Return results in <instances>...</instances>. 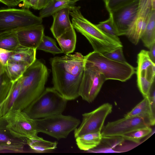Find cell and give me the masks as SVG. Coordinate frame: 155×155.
Masks as SVG:
<instances>
[{
  "label": "cell",
  "mask_w": 155,
  "mask_h": 155,
  "mask_svg": "<svg viewBox=\"0 0 155 155\" xmlns=\"http://www.w3.org/2000/svg\"><path fill=\"white\" fill-rule=\"evenodd\" d=\"M79 6L70 7L73 27L87 39L94 51L103 54L123 47L120 40H116L106 34L82 14Z\"/></svg>",
  "instance_id": "1"
},
{
  "label": "cell",
  "mask_w": 155,
  "mask_h": 155,
  "mask_svg": "<svg viewBox=\"0 0 155 155\" xmlns=\"http://www.w3.org/2000/svg\"><path fill=\"white\" fill-rule=\"evenodd\" d=\"M53 87L68 101L80 96V88L83 75L77 74L61 60L59 56L50 59Z\"/></svg>",
  "instance_id": "2"
},
{
  "label": "cell",
  "mask_w": 155,
  "mask_h": 155,
  "mask_svg": "<svg viewBox=\"0 0 155 155\" xmlns=\"http://www.w3.org/2000/svg\"><path fill=\"white\" fill-rule=\"evenodd\" d=\"M84 64L95 67L106 80H115L125 82L136 73V68L127 61H115L94 51L84 56Z\"/></svg>",
  "instance_id": "3"
},
{
  "label": "cell",
  "mask_w": 155,
  "mask_h": 155,
  "mask_svg": "<svg viewBox=\"0 0 155 155\" xmlns=\"http://www.w3.org/2000/svg\"><path fill=\"white\" fill-rule=\"evenodd\" d=\"M48 76L46 66L37 59L26 70L20 78L19 94L25 98L26 105L30 104L44 91Z\"/></svg>",
  "instance_id": "4"
},
{
  "label": "cell",
  "mask_w": 155,
  "mask_h": 155,
  "mask_svg": "<svg viewBox=\"0 0 155 155\" xmlns=\"http://www.w3.org/2000/svg\"><path fill=\"white\" fill-rule=\"evenodd\" d=\"M68 101L53 87L46 88L29 104L27 115L36 119L61 114L66 108Z\"/></svg>",
  "instance_id": "5"
},
{
  "label": "cell",
  "mask_w": 155,
  "mask_h": 155,
  "mask_svg": "<svg viewBox=\"0 0 155 155\" xmlns=\"http://www.w3.org/2000/svg\"><path fill=\"white\" fill-rule=\"evenodd\" d=\"M34 121L38 133H42L58 140L66 138L81 123L79 119L62 114L34 119Z\"/></svg>",
  "instance_id": "6"
},
{
  "label": "cell",
  "mask_w": 155,
  "mask_h": 155,
  "mask_svg": "<svg viewBox=\"0 0 155 155\" xmlns=\"http://www.w3.org/2000/svg\"><path fill=\"white\" fill-rule=\"evenodd\" d=\"M42 19L28 9H0V34L17 32L31 26L41 24Z\"/></svg>",
  "instance_id": "7"
},
{
  "label": "cell",
  "mask_w": 155,
  "mask_h": 155,
  "mask_svg": "<svg viewBox=\"0 0 155 155\" xmlns=\"http://www.w3.org/2000/svg\"><path fill=\"white\" fill-rule=\"evenodd\" d=\"M112 109V105L106 103L91 111L83 114L81 122L74 130V137L86 134L101 132L105 120Z\"/></svg>",
  "instance_id": "8"
},
{
  "label": "cell",
  "mask_w": 155,
  "mask_h": 155,
  "mask_svg": "<svg viewBox=\"0 0 155 155\" xmlns=\"http://www.w3.org/2000/svg\"><path fill=\"white\" fill-rule=\"evenodd\" d=\"M137 86L143 98L147 97L155 84V63L150 59L148 51L144 50L137 54Z\"/></svg>",
  "instance_id": "9"
},
{
  "label": "cell",
  "mask_w": 155,
  "mask_h": 155,
  "mask_svg": "<svg viewBox=\"0 0 155 155\" xmlns=\"http://www.w3.org/2000/svg\"><path fill=\"white\" fill-rule=\"evenodd\" d=\"M106 81L104 75L95 67L84 65L80 88V96L84 101L93 102Z\"/></svg>",
  "instance_id": "10"
},
{
  "label": "cell",
  "mask_w": 155,
  "mask_h": 155,
  "mask_svg": "<svg viewBox=\"0 0 155 155\" xmlns=\"http://www.w3.org/2000/svg\"><path fill=\"white\" fill-rule=\"evenodd\" d=\"M149 126L143 118L135 117H124L116 120L108 122L101 132L103 138L107 139L121 137L134 130Z\"/></svg>",
  "instance_id": "11"
},
{
  "label": "cell",
  "mask_w": 155,
  "mask_h": 155,
  "mask_svg": "<svg viewBox=\"0 0 155 155\" xmlns=\"http://www.w3.org/2000/svg\"><path fill=\"white\" fill-rule=\"evenodd\" d=\"M153 9L151 0H139L135 18L125 35L134 45L140 39Z\"/></svg>",
  "instance_id": "12"
},
{
  "label": "cell",
  "mask_w": 155,
  "mask_h": 155,
  "mask_svg": "<svg viewBox=\"0 0 155 155\" xmlns=\"http://www.w3.org/2000/svg\"><path fill=\"white\" fill-rule=\"evenodd\" d=\"M139 0L134 1L109 13L118 36L126 35L134 21L137 12Z\"/></svg>",
  "instance_id": "13"
},
{
  "label": "cell",
  "mask_w": 155,
  "mask_h": 155,
  "mask_svg": "<svg viewBox=\"0 0 155 155\" xmlns=\"http://www.w3.org/2000/svg\"><path fill=\"white\" fill-rule=\"evenodd\" d=\"M41 24L28 27L16 32L20 45L37 50L44 35Z\"/></svg>",
  "instance_id": "14"
},
{
  "label": "cell",
  "mask_w": 155,
  "mask_h": 155,
  "mask_svg": "<svg viewBox=\"0 0 155 155\" xmlns=\"http://www.w3.org/2000/svg\"><path fill=\"white\" fill-rule=\"evenodd\" d=\"M135 117L143 118L150 126L155 125V110L152 108L147 97H144L143 100L124 116L125 117Z\"/></svg>",
  "instance_id": "15"
},
{
  "label": "cell",
  "mask_w": 155,
  "mask_h": 155,
  "mask_svg": "<svg viewBox=\"0 0 155 155\" xmlns=\"http://www.w3.org/2000/svg\"><path fill=\"white\" fill-rule=\"evenodd\" d=\"M70 7L61 9L52 15L53 21L50 30L56 39L73 27L69 18Z\"/></svg>",
  "instance_id": "16"
},
{
  "label": "cell",
  "mask_w": 155,
  "mask_h": 155,
  "mask_svg": "<svg viewBox=\"0 0 155 155\" xmlns=\"http://www.w3.org/2000/svg\"><path fill=\"white\" fill-rule=\"evenodd\" d=\"M12 51L8 61L30 65L36 59V49L19 44Z\"/></svg>",
  "instance_id": "17"
},
{
  "label": "cell",
  "mask_w": 155,
  "mask_h": 155,
  "mask_svg": "<svg viewBox=\"0 0 155 155\" xmlns=\"http://www.w3.org/2000/svg\"><path fill=\"white\" fill-rule=\"evenodd\" d=\"M103 137L101 132L86 134L76 139L78 147L81 150L88 151L97 147L101 143Z\"/></svg>",
  "instance_id": "18"
},
{
  "label": "cell",
  "mask_w": 155,
  "mask_h": 155,
  "mask_svg": "<svg viewBox=\"0 0 155 155\" xmlns=\"http://www.w3.org/2000/svg\"><path fill=\"white\" fill-rule=\"evenodd\" d=\"M63 52L68 54L75 50L76 42V35L74 28L68 29L56 39Z\"/></svg>",
  "instance_id": "19"
},
{
  "label": "cell",
  "mask_w": 155,
  "mask_h": 155,
  "mask_svg": "<svg viewBox=\"0 0 155 155\" xmlns=\"http://www.w3.org/2000/svg\"><path fill=\"white\" fill-rule=\"evenodd\" d=\"M140 39L144 45L149 49L155 43V9H153L151 11Z\"/></svg>",
  "instance_id": "20"
},
{
  "label": "cell",
  "mask_w": 155,
  "mask_h": 155,
  "mask_svg": "<svg viewBox=\"0 0 155 155\" xmlns=\"http://www.w3.org/2000/svg\"><path fill=\"white\" fill-rule=\"evenodd\" d=\"M30 66L22 63L8 61L5 68L9 79L12 82L14 83L22 76Z\"/></svg>",
  "instance_id": "21"
},
{
  "label": "cell",
  "mask_w": 155,
  "mask_h": 155,
  "mask_svg": "<svg viewBox=\"0 0 155 155\" xmlns=\"http://www.w3.org/2000/svg\"><path fill=\"white\" fill-rule=\"evenodd\" d=\"M75 3L74 0L68 1L52 0L47 6L41 10L39 17L42 19L52 16L61 9L74 5Z\"/></svg>",
  "instance_id": "22"
},
{
  "label": "cell",
  "mask_w": 155,
  "mask_h": 155,
  "mask_svg": "<svg viewBox=\"0 0 155 155\" xmlns=\"http://www.w3.org/2000/svg\"><path fill=\"white\" fill-rule=\"evenodd\" d=\"M58 143L44 140L38 137L36 139H30L29 144L30 147L35 152L45 153L49 152L57 148Z\"/></svg>",
  "instance_id": "23"
},
{
  "label": "cell",
  "mask_w": 155,
  "mask_h": 155,
  "mask_svg": "<svg viewBox=\"0 0 155 155\" xmlns=\"http://www.w3.org/2000/svg\"><path fill=\"white\" fill-rule=\"evenodd\" d=\"M19 44L16 32L0 34V48L12 51Z\"/></svg>",
  "instance_id": "24"
},
{
  "label": "cell",
  "mask_w": 155,
  "mask_h": 155,
  "mask_svg": "<svg viewBox=\"0 0 155 155\" xmlns=\"http://www.w3.org/2000/svg\"><path fill=\"white\" fill-rule=\"evenodd\" d=\"M152 131L150 126H147L133 130L121 137L123 139L138 143L143 138L150 134Z\"/></svg>",
  "instance_id": "25"
},
{
  "label": "cell",
  "mask_w": 155,
  "mask_h": 155,
  "mask_svg": "<svg viewBox=\"0 0 155 155\" xmlns=\"http://www.w3.org/2000/svg\"><path fill=\"white\" fill-rule=\"evenodd\" d=\"M37 49L54 54L63 53L62 50L57 46L54 39L45 35L43 36Z\"/></svg>",
  "instance_id": "26"
},
{
  "label": "cell",
  "mask_w": 155,
  "mask_h": 155,
  "mask_svg": "<svg viewBox=\"0 0 155 155\" xmlns=\"http://www.w3.org/2000/svg\"><path fill=\"white\" fill-rule=\"evenodd\" d=\"M96 25L100 29L106 34L116 40H120L117 35L110 14H109V17L108 19L100 22Z\"/></svg>",
  "instance_id": "27"
},
{
  "label": "cell",
  "mask_w": 155,
  "mask_h": 155,
  "mask_svg": "<svg viewBox=\"0 0 155 155\" xmlns=\"http://www.w3.org/2000/svg\"><path fill=\"white\" fill-rule=\"evenodd\" d=\"M135 0H106V7L110 13L113 11L131 3Z\"/></svg>",
  "instance_id": "28"
},
{
  "label": "cell",
  "mask_w": 155,
  "mask_h": 155,
  "mask_svg": "<svg viewBox=\"0 0 155 155\" xmlns=\"http://www.w3.org/2000/svg\"><path fill=\"white\" fill-rule=\"evenodd\" d=\"M106 57L113 60L120 62H126L124 55L123 47H119L111 51L103 54Z\"/></svg>",
  "instance_id": "29"
},
{
  "label": "cell",
  "mask_w": 155,
  "mask_h": 155,
  "mask_svg": "<svg viewBox=\"0 0 155 155\" xmlns=\"http://www.w3.org/2000/svg\"><path fill=\"white\" fill-rule=\"evenodd\" d=\"M21 89L20 78L15 82L12 89V93L9 105L12 106L19 95Z\"/></svg>",
  "instance_id": "30"
},
{
  "label": "cell",
  "mask_w": 155,
  "mask_h": 155,
  "mask_svg": "<svg viewBox=\"0 0 155 155\" xmlns=\"http://www.w3.org/2000/svg\"><path fill=\"white\" fill-rule=\"evenodd\" d=\"M52 0H31L30 8L35 10H41L47 6Z\"/></svg>",
  "instance_id": "31"
},
{
  "label": "cell",
  "mask_w": 155,
  "mask_h": 155,
  "mask_svg": "<svg viewBox=\"0 0 155 155\" xmlns=\"http://www.w3.org/2000/svg\"><path fill=\"white\" fill-rule=\"evenodd\" d=\"M12 51L0 48V63L5 67L12 53Z\"/></svg>",
  "instance_id": "32"
},
{
  "label": "cell",
  "mask_w": 155,
  "mask_h": 155,
  "mask_svg": "<svg viewBox=\"0 0 155 155\" xmlns=\"http://www.w3.org/2000/svg\"><path fill=\"white\" fill-rule=\"evenodd\" d=\"M21 0H0V2L8 7H14L18 5Z\"/></svg>",
  "instance_id": "33"
},
{
  "label": "cell",
  "mask_w": 155,
  "mask_h": 155,
  "mask_svg": "<svg viewBox=\"0 0 155 155\" xmlns=\"http://www.w3.org/2000/svg\"><path fill=\"white\" fill-rule=\"evenodd\" d=\"M148 51L149 57L151 60L155 63V43L152 44L149 48Z\"/></svg>",
  "instance_id": "34"
},
{
  "label": "cell",
  "mask_w": 155,
  "mask_h": 155,
  "mask_svg": "<svg viewBox=\"0 0 155 155\" xmlns=\"http://www.w3.org/2000/svg\"><path fill=\"white\" fill-rule=\"evenodd\" d=\"M31 0H21L23 3L22 8L28 9L30 8V3Z\"/></svg>",
  "instance_id": "35"
},
{
  "label": "cell",
  "mask_w": 155,
  "mask_h": 155,
  "mask_svg": "<svg viewBox=\"0 0 155 155\" xmlns=\"http://www.w3.org/2000/svg\"><path fill=\"white\" fill-rule=\"evenodd\" d=\"M9 139L8 137L4 134L0 133V142H7Z\"/></svg>",
  "instance_id": "36"
},
{
  "label": "cell",
  "mask_w": 155,
  "mask_h": 155,
  "mask_svg": "<svg viewBox=\"0 0 155 155\" xmlns=\"http://www.w3.org/2000/svg\"><path fill=\"white\" fill-rule=\"evenodd\" d=\"M59 1H70L71 0H57Z\"/></svg>",
  "instance_id": "37"
},
{
  "label": "cell",
  "mask_w": 155,
  "mask_h": 155,
  "mask_svg": "<svg viewBox=\"0 0 155 155\" xmlns=\"http://www.w3.org/2000/svg\"><path fill=\"white\" fill-rule=\"evenodd\" d=\"M74 2H77L78 1H79V0H74ZM103 1H104V2L106 0H103Z\"/></svg>",
  "instance_id": "38"
},
{
  "label": "cell",
  "mask_w": 155,
  "mask_h": 155,
  "mask_svg": "<svg viewBox=\"0 0 155 155\" xmlns=\"http://www.w3.org/2000/svg\"><path fill=\"white\" fill-rule=\"evenodd\" d=\"M1 105H0V107H1Z\"/></svg>",
  "instance_id": "39"
},
{
  "label": "cell",
  "mask_w": 155,
  "mask_h": 155,
  "mask_svg": "<svg viewBox=\"0 0 155 155\" xmlns=\"http://www.w3.org/2000/svg\"></svg>",
  "instance_id": "40"
}]
</instances>
